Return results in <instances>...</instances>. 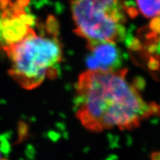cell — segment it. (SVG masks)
I'll list each match as a JSON object with an SVG mask.
<instances>
[{
  "instance_id": "7",
  "label": "cell",
  "mask_w": 160,
  "mask_h": 160,
  "mask_svg": "<svg viewBox=\"0 0 160 160\" xmlns=\"http://www.w3.org/2000/svg\"><path fill=\"white\" fill-rule=\"evenodd\" d=\"M0 160H5V159H3L2 157V154H1V153H0Z\"/></svg>"
},
{
  "instance_id": "2",
  "label": "cell",
  "mask_w": 160,
  "mask_h": 160,
  "mask_svg": "<svg viewBox=\"0 0 160 160\" xmlns=\"http://www.w3.org/2000/svg\"><path fill=\"white\" fill-rule=\"evenodd\" d=\"M57 25L53 23L48 35L31 29L20 41L2 48L11 62L9 74L24 89H34L58 75L63 51Z\"/></svg>"
},
{
  "instance_id": "1",
  "label": "cell",
  "mask_w": 160,
  "mask_h": 160,
  "mask_svg": "<svg viewBox=\"0 0 160 160\" xmlns=\"http://www.w3.org/2000/svg\"><path fill=\"white\" fill-rule=\"evenodd\" d=\"M127 73L126 69L88 70L79 76L76 114L86 129L133 130L151 116L160 115V105L146 102L137 88L128 81Z\"/></svg>"
},
{
  "instance_id": "6",
  "label": "cell",
  "mask_w": 160,
  "mask_h": 160,
  "mask_svg": "<svg viewBox=\"0 0 160 160\" xmlns=\"http://www.w3.org/2000/svg\"><path fill=\"white\" fill-rule=\"evenodd\" d=\"M151 160H160V152H155L151 156Z\"/></svg>"
},
{
  "instance_id": "3",
  "label": "cell",
  "mask_w": 160,
  "mask_h": 160,
  "mask_svg": "<svg viewBox=\"0 0 160 160\" xmlns=\"http://www.w3.org/2000/svg\"><path fill=\"white\" fill-rule=\"evenodd\" d=\"M75 32L88 48L100 43H116L125 33V15L119 0H71Z\"/></svg>"
},
{
  "instance_id": "4",
  "label": "cell",
  "mask_w": 160,
  "mask_h": 160,
  "mask_svg": "<svg viewBox=\"0 0 160 160\" xmlns=\"http://www.w3.org/2000/svg\"><path fill=\"white\" fill-rule=\"evenodd\" d=\"M91 51L86 60L89 71H117L120 65L119 49L115 43L105 42L90 48Z\"/></svg>"
},
{
  "instance_id": "5",
  "label": "cell",
  "mask_w": 160,
  "mask_h": 160,
  "mask_svg": "<svg viewBox=\"0 0 160 160\" xmlns=\"http://www.w3.org/2000/svg\"><path fill=\"white\" fill-rule=\"evenodd\" d=\"M137 5L145 18L160 17V0H137Z\"/></svg>"
}]
</instances>
